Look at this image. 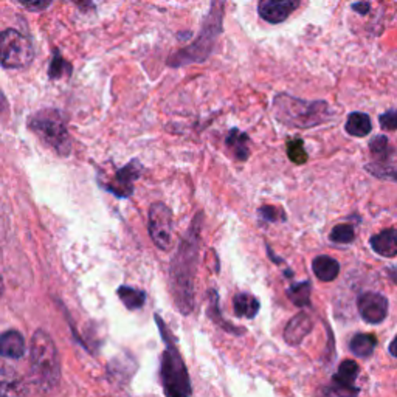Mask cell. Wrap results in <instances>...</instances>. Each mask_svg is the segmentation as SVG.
Instances as JSON below:
<instances>
[{"label":"cell","mask_w":397,"mask_h":397,"mask_svg":"<svg viewBox=\"0 0 397 397\" xmlns=\"http://www.w3.org/2000/svg\"><path fill=\"white\" fill-rule=\"evenodd\" d=\"M301 0H259L258 13L269 24H281L291 18Z\"/></svg>","instance_id":"cell-10"},{"label":"cell","mask_w":397,"mask_h":397,"mask_svg":"<svg viewBox=\"0 0 397 397\" xmlns=\"http://www.w3.org/2000/svg\"><path fill=\"white\" fill-rule=\"evenodd\" d=\"M312 319L307 314H298L295 315L293 319L287 323V326L284 329V340L288 344H300L305 337L312 330Z\"/></svg>","instance_id":"cell-12"},{"label":"cell","mask_w":397,"mask_h":397,"mask_svg":"<svg viewBox=\"0 0 397 397\" xmlns=\"http://www.w3.org/2000/svg\"><path fill=\"white\" fill-rule=\"evenodd\" d=\"M162 377L166 394L169 397H188L190 396V379L186 368L180 358L176 346L168 343L162 360Z\"/></svg>","instance_id":"cell-7"},{"label":"cell","mask_w":397,"mask_h":397,"mask_svg":"<svg viewBox=\"0 0 397 397\" xmlns=\"http://www.w3.org/2000/svg\"><path fill=\"white\" fill-rule=\"evenodd\" d=\"M200 239V221L199 216L194 221L190 233L182 241L176 258L171 264V283L172 297L182 314H190L193 310L194 298V275H196V264L199 255Z\"/></svg>","instance_id":"cell-1"},{"label":"cell","mask_w":397,"mask_h":397,"mask_svg":"<svg viewBox=\"0 0 397 397\" xmlns=\"http://www.w3.org/2000/svg\"><path fill=\"white\" fill-rule=\"evenodd\" d=\"M357 306L362 319L370 324H379L388 315V300L377 292H366L360 295Z\"/></svg>","instance_id":"cell-9"},{"label":"cell","mask_w":397,"mask_h":397,"mask_svg":"<svg viewBox=\"0 0 397 397\" xmlns=\"http://www.w3.org/2000/svg\"><path fill=\"white\" fill-rule=\"evenodd\" d=\"M371 247L375 253L384 258L397 256V232L394 228H386L379 235L371 237Z\"/></svg>","instance_id":"cell-13"},{"label":"cell","mask_w":397,"mask_h":397,"mask_svg":"<svg viewBox=\"0 0 397 397\" xmlns=\"http://www.w3.org/2000/svg\"><path fill=\"white\" fill-rule=\"evenodd\" d=\"M74 67L69 61L64 60L60 52H55L52 61H50L48 67V78L50 79H61L62 76H70Z\"/></svg>","instance_id":"cell-22"},{"label":"cell","mask_w":397,"mask_h":397,"mask_svg":"<svg viewBox=\"0 0 397 397\" xmlns=\"http://www.w3.org/2000/svg\"><path fill=\"white\" fill-rule=\"evenodd\" d=\"M148 218L149 235L153 237L154 244L158 249L169 250L172 245V230H174L172 213L169 208L165 204L157 202V204L149 208Z\"/></svg>","instance_id":"cell-8"},{"label":"cell","mask_w":397,"mask_h":397,"mask_svg":"<svg viewBox=\"0 0 397 397\" xmlns=\"http://www.w3.org/2000/svg\"><path fill=\"white\" fill-rule=\"evenodd\" d=\"M0 52L4 69H24L33 62L34 50L22 33L8 28L0 34Z\"/></svg>","instance_id":"cell-6"},{"label":"cell","mask_w":397,"mask_h":397,"mask_svg":"<svg viewBox=\"0 0 397 397\" xmlns=\"http://www.w3.org/2000/svg\"><path fill=\"white\" fill-rule=\"evenodd\" d=\"M30 363L36 385L41 389L50 391L61 377L60 357L56 346L46 330L34 332L30 346Z\"/></svg>","instance_id":"cell-3"},{"label":"cell","mask_w":397,"mask_h":397,"mask_svg":"<svg viewBox=\"0 0 397 397\" xmlns=\"http://www.w3.org/2000/svg\"><path fill=\"white\" fill-rule=\"evenodd\" d=\"M222 16H223V4L219 0H214L211 5L210 14L205 19L202 27L200 38L193 42L190 47L182 48L180 52L172 55L168 60V66L180 67L191 62H204L211 55L214 42L218 41V36L222 33Z\"/></svg>","instance_id":"cell-4"},{"label":"cell","mask_w":397,"mask_h":397,"mask_svg":"<svg viewBox=\"0 0 397 397\" xmlns=\"http://www.w3.org/2000/svg\"><path fill=\"white\" fill-rule=\"evenodd\" d=\"M370 172H372L374 176H377V177H388V179H393L397 182V169H388V171H384V169H368Z\"/></svg>","instance_id":"cell-29"},{"label":"cell","mask_w":397,"mask_h":397,"mask_svg":"<svg viewBox=\"0 0 397 397\" xmlns=\"http://www.w3.org/2000/svg\"><path fill=\"white\" fill-rule=\"evenodd\" d=\"M349 348L357 357H370L375 348V338L370 334H357L351 340Z\"/></svg>","instance_id":"cell-20"},{"label":"cell","mask_w":397,"mask_h":397,"mask_svg":"<svg viewBox=\"0 0 397 397\" xmlns=\"http://www.w3.org/2000/svg\"><path fill=\"white\" fill-rule=\"evenodd\" d=\"M389 352H391L393 356L397 358V335H396L394 340L391 342V344H389Z\"/></svg>","instance_id":"cell-32"},{"label":"cell","mask_w":397,"mask_h":397,"mask_svg":"<svg viewBox=\"0 0 397 397\" xmlns=\"http://www.w3.org/2000/svg\"><path fill=\"white\" fill-rule=\"evenodd\" d=\"M352 10L357 11L358 14H368L371 10V6L368 2H358V4H354L352 5Z\"/></svg>","instance_id":"cell-30"},{"label":"cell","mask_w":397,"mask_h":397,"mask_svg":"<svg viewBox=\"0 0 397 397\" xmlns=\"http://www.w3.org/2000/svg\"><path fill=\"white\" fill-rule=\"evenodd\" d=\"M28 127L62 157L70 154L71 141L62 113L56 109H44L36 112L28 121Z\"/></svg>","instance_id":"cell-5"},{"label":"cell","mask_w":397,"mask_h":397,"mask_svg":"<svg viewBox=\"0 0 397 397\" xmlns=\"http://www.w3.org/2000/svg\"><path fill=\"white\" fill-rule=\"evenodd\" d=\"M346 132L352 137H366L371 132V118L363 112H352L346 121Z\"/></svg>","instance_id":"cell-18"},{"label":"cell","mask_w":397,"mask_h":397,"mask_svg":"<svg viewBox=\"0 0 397 397\" xmlns=\"http://www.w3.org/2000/svg\"><path fill=\"white\" fill-rule=\"evenodd\" d=\"M272 111L275 118L291 127H314L332 118V111L324 101H305L286 93L273 99Z\"/></svg>","instance_id":"cell-2"},{"label":"cell","mask_w":397,"mask_h":397,"mask_svg":"<svg viewBox=\"0 0 397 397\" xmlns=\"http://www.w3.org/2000/svg\"><path fill=\"white\" fill-rule=\"evenodd\" d=\"M287 154H288V158L293 163H305L307 160V154H306V151H305V146H302V141L301 140H293L287 144Z\"/></svg>","instance_id":"cell-25"},{"label":"cell","mask_w":397,"mask_h":397,"mask_svg":"<svg viewBox=\"0 0 397 397\" xmlns=\"http://www.w3.org/2000/svg\"><path fill=\"white\" fill-rule=\"evenodd\" d=\"M235 312L237 316H244V319H255L259 312V301L251 293L241 292L237 293L235 300Z\"/></svg>","instance_id":"cell-16"},{"label":"cell","mask_w":397,"mask_h":397,"mask_svg":"<svg viewBox=\"0 0 397 397\" xmlns=\"http://www.w3.org/2000/svg\"><path fill=\"white\" fill-rule=\"evenodd\" d=\"M261 214L264 216L265 219H269V221H277V210L275 208H272V207H264L263 210H261Z\"/></svg>","instance_id":"cell-31"},{"label":"cell","mask_w":397,"mask_h":397,"mask_svg":"<svg viewBox=\"0 0 397 397\" xmlns=\"http://www.w3.org/2000/svg\"><path fill=\"white\" fill-rule=\"evenodd\" d=\"M288 298H291L297 306H307L310 300V283L305 281L288 288Z\"/></svg>","instance_id":"cell-23"},{"label":"cell","mask_w":397,"mask_h":397,"mask_svg":"<svg viewBox=\"0 0 397 397\" xmlns=\"http://www.w3.org/2000/svg\"><path fill=\"white\" fill-rule=\"evenodd\" d=\"M312 269L315 277L321 281H334L340 272V264H338L334 258L321 255L316 256L312 263Z\"/></svg>","instance_id":"cell-15"},{"label":"cell","mask_w":397,"mask_h":397,"mask_svg":"<svg viewBox=\"0 0 397 397\" xmlns=\"http://www.w3.org/2000/svg\"><path fill=\"white\" fill-rule=\"evenodd\" d=\"M357 375H358V365L354 362V360H344L340 368H338V372L334 375V384L342 388L357 389L354 386Z\"/></svg>","instance_id":"cell-17"},{"label":"cell","mask_w":397,"mask_h":397,"mask_svg":"<svg viewBox=\"0 0 397 397\" xmlns=\"http://www.w3.org/2000/svg\"><path fill=\"white\" fill-rule=\"evenodd\" d=\"M370 149L374 155L379 157H385V154L388 153V139L385 135H379L370 143Z\"/></svg>","instance_id":"cell-28"},{"label":"cell","mask_w":397,"mask_h":397,"mask_svg":"<svg viewBox=\"0 0 397 397\" xmlns=\"http://www.w3.org/2000/svg\"><path fill=\"white\" fill-rule=\"evenodd\" d=\"M356 233H354V228L348 223H342V225L334 227V230L330 232V241L338 242V244H349L354 241Z\"/></svg>","instance_id":"cell-24"},{"label":"cell","mask_w":397,"mask_h":397,"mask_svg":"<svg viewBox=\"0 0 397 397\" xmlns=\"http://www.w3.org/2000/svg\"><path fill=\"white\" fill-rule=\"evenodd\" d=\"M0 351L5 357L20 358L25 354V340L20 332L6 330L0 338Z\"/></svg>","instance_id":"cell-14"},{"label":"cell","mask_w":397,"mask_h":397,"mask_svg":"<svg viewBox=\"0 0 397 397\" xmlns=\"http://www.w3.org/2000/svg\"><path fill=\"white\" fill-rule=\"evenodd\" d=\"M379 123L384 131H396L397 129V111H388L379 117Z\"/></svg>","instance_id":"cell-27"},{"label":"cell","mask_w":397,"mask_h":397,"mask_svg":"<svg viewBox=\"0 0 397 397\" xmlns=\"http://www.w3.org/2000/svg\"><path fill=\"white\" fill-rule=\"evenodd\" d=\"M14 2L24 6L25 10L33 11V13H41L47 10L52 5L53 0H14Z\"/></svg>","instance_id":"cell-26"},{"label":"cell","mask_w":397,"mask_h":397,"mask_svg":"<svg viewBox=\"0 0 397 397\" xmlns=\"http://www.w3.org/2000/svg\"><path fill=\"white\" fill-rule=\"evenodd\" d=\"M227 146L233 151L237 160H247L249 151V135L241 132L239 129H232L227 137Z\"/></svg>","instance_id":"cell-19"},{"label":"cell","mask_w":397,"mask_h":397,"mask_svg":"<svg viewBox=\"0 0 397 397\" xmlns=\"http://www.w3.org/2000/svg\"><path fill=\"white\" fill-rule=\"evenodd\" d=\"M140 171H141L140 163L137 160H132L127 166H125V168L117 172V176H115V180L109 190L113 191L115 194H118V196H129V194L132 193L134 180H137V177L140 176Z\"/></svg>","instance_id":"cell-11"},{"label":"cell","mask_w":397,"mask_h":397,"mask_svg":"<svg viewBox=\"0 0 397 397\" xmlns=\"http://www.w3.org/2000/svg\"><path fill=\"white\" fill-rule=\"evenodd\" d=\"M118 297L123 302H125V306L127 309H140L143 307L144 301H146V295H144L143 291L127 286L118 288Z\"/></svg>","instance_id":"cell-21"}]
</instances>
